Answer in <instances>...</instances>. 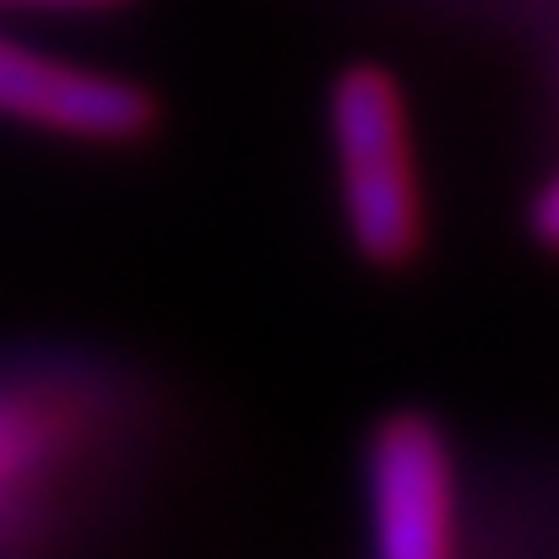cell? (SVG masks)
<instances>
[{
    "instance_id": "obj_4",
    "label": "cell",
    "mask_w": 559,
    "mask_h": 559,
    "mask_svg": "<svg viewBox=\"0 0 559 559\" xmlns=\"http://www.w3.org/2000/svg\"><path fill=\"white\" fill-rule=\"evenodd\" d=\"M49 407L0 391V538L22 527V516H33L38 495L55 478V435L44 429Z\"/></svg>"
},
{
    "instance_id": "obj_2",
    "label": "cell",
    "mask_w": 559,
    "mask_h": 559,
    "mask_svg": "<svg viewBox=\"0 0 559 559\" xmlns=\"http://www.w3.org/2000/svg\"><path fill=\"white\" fill-rule=\"evenodd\" d=\"M370 559H462V484L445 429L407 407L380 418L365 451Z\"/></svg>"
},
{
    "instance_id": "obj_1",
    "label": "cell",
    "mask_w": 559,
    "mask_h": 559,
    "mask_svg": "<svg viewBox=\"0 0 559 559\" xmlns=\"http://www.w3.org/2000/svg\"><path fill=\"white\" fill-rule=\"evenodd\" d=\"M337 201L354 250L370 266H407L424 245V186L402 87L380 66H348L326 98Z\"/></svg>"
},
{
    "instance_id": "obj_3",
    "label": "cell",
    "mask_w": 559,
    "mask_h": 559,
    "mask_svg": "<svg viewBox=\"0 0 559 559\" xmlns=\"http://www.w3.org/2000/svg\"><path fill=\"white\" fill-rule=\"evenodd\" d=\"M0 120L66 142L115 147L153 131V98L115 71L60 60L0 33Z\"/></svg>"
},
{
    "instance_id": "obj_6",
    "label": "cell",
    "mask_w": 559,
    "mask_h": 559,
    "mask_svg": "<svg viewBox=\"0 0 559 559\" xmlns=\"http://www.w3.org/2000/svg\"><path fill=\"white\" fill-rule=\"evenodd\" d=\"M0 5H27V11H104L120 0H0Z\"/></svg>"
},
{
    "instance_id": "obj_5",
    "label": "cell",
    "mask_w": 559,
    "mask_h": 559,
    "mask_svg": "<svg viewBox=\"0 0 559 559\" xmlns=\"http://www.w3.org/2000/svg\"><path fill=\"white\" fill-rule=\"evenodd\" d=\"M527 223H533V239H538L544 250H555V255H559V164L544 175V186L533 190Z\"/></svg>"
}]
</instances>
